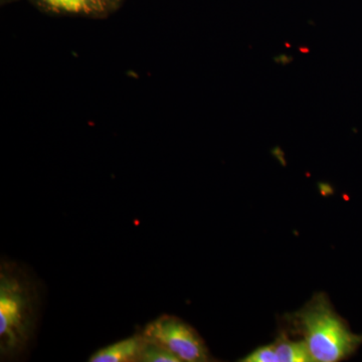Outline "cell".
Here are the masks:
<instances>
[{
    "label": "cell",
    "instance_id": "2",
    "mask_svg": "<svg viewBox=\"0 0 362 362\" xmlns=\"http://www.w3.org/2000/svg\"><path fill=\"white\" fill-rule=\"evenodd\" d=\"M291 327L303 337L316 362H337L349 358L362 345V334L350 330L323 293L289 316Z\"/></svg>",
    "mask_w": 362,
    "mask_h": 362
},
{
    "label": "cell",
    "instance_id": "9",
    "mask_svg": "<svg viewBox=\"0 0 362 362\" xmlns=\"http://www.w3.org/2000/svg\"><path fill=\"white\" fill-rule=\"evenodd\" d=\"M108 1L110 2L112 6H115V4L119 1V0H108Z\"/></svg>",
    "mask_w": 362,
    "mask_h": 362
},
{
    "label": "cell",
    "instance_id": "1",
    "mask_svg": "<svg viewBox=\"0 0 362 362\" xmlns=\"http://www.w3.org/2000/svg\"><path fill=\"white\" fill-rule=\"evenodd\" d=\"M40 298L37 281L16 262L0 267V357L16 361L28 352L37 333Z\"/></svg>",
    "mask_w": 362,
    "mask_h": 362
},
{
    "label": "cell",
    "instance_id": "8",
    "mask_svg": "<svg viewBox=\"0 0 362 362\" xmlns=\"http://www.w3.org/2000/svg\"><path fill=\"white\" fill-rule=\"evenodd\" d=\"M274 61H275L276 63L280 64V65L286 66L288 65V64L291 63L293 58L292 57L288 56V54H279L278 57H275V58H274Z\"/></svg>",
    "mask_w": 362,
    "mask_h": 362
},
{
    "label": "cell",
    "instance_id": "6",
    "mask_svg": "<svg viewBox=\"0 0 362 362\" xmlns=\"http://www.w3.org/2000/svg\"><path fill=\"white\" fill-rule=\"evenodd\" d=\"M144 337L142 333L112 343L97 350L88 359L89 362H139Z\"/></svg>",
    "mask_w": 362,
    "mask_h": 362
},
{
    "label": "cell",
    "instance_id": "3",
    "mask_svg": "<svg viewBox=\"0 0 362 362\" xmlns=\"http://www.w3.org/2000/svg\"><path fill=\"white\" fill-rule=\"evenodd\" d=\"M142 334L147 339L163 345L180 361L206 362L211 361L206 342L197 330L175 315L157 317L145 326Z\"/></svg>",
    "mask_w": 362,
    "mask_h": 362
},
{
    "label": "cell",
    "instance_id": "4",
    "mask_svg": "<svg viewBox=\"0 0 362 362\" xmlns=\"http://www.w3.org/2000/svg\"><path fill=\"white\" fill-rule=\"evenodd\" d=\"M240 361L244 362H313L304 340L294 341L286 333L271 344L259 347Z\"/></svg>",
    "mask_w": 362,
    "mask_h": 362
},
{
    "label": "cell",
    "instance_id": "5",
    "mask_svg": "<svg viewBox=\"0 0 362 362\" xmlns=\"http://www.w3.org/2000/svg\"><path fill=\"white\" fill-rule=\"evenodd\" d=\"M47 13L63 16L103 18L114 6L108 0H33Z\"/></svg>",
    "mask_w": 362,
    "mask_h": 362
},
{
    "label": "cell",
    "instance_id": "7",
    "mask_svg": "<svg viewBox=\"0 0 362 362\" xmlns=\"http://www.w3.org/2000/svg\"><path fill=\"white\" fill-rule=\"evenodd\" d=\"M139 362H180V361L163 345L147 339L144 337Z\"/></svg>",
    "mask_w": 362,
    "mask_h": 362
}]
</instances>
